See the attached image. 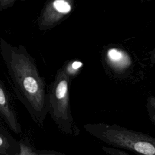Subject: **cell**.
I'll list each match as a JSON object with an SVG mask.
<instances>
[{"instance_id":"6da1fadb","label":"cell","mask_w":155,"mask_h":155,"mask_svg":"<svg viewBox=\"0 0 155 155\" xmlns=\"http://www.w3.org/2000/svg\"><path fill=\"white\" fill-rule=\"evenodd\" d=\"M0 54L17 98L41 128L47 114L46 83L26 48L15 46L0 38Z\"/></svg>"},{"instance_id":"7a4b0ae2","label":"cell","mask_w":155,"mask_h":155,"mask_svg":"<svg viewBox=\"0 0 155 155\" xmlns=\"http://www.w3.org/2000/svg\"><path fill=\"white\" fill-rule=\"evenodd\" d=\"M72 79L61 68L57 71L53 81L46 90L45 104L48 113L62 133L76 136L80 130L71 113L70 89Z\"/></svg>"},{"instance_id":"3957f363","label":"cell","mask_w":155,"mask_h":155,"mask_svg":"<svg viewBox=\"0 0 155 155\" xmlns=\"http://www.w3.org/2000/svg\"><path fill=\"white\" fill-rule=\"evenodd\" d=\"M85 130L107 144L143 155L155 154V139L148 134L128 130L116 124L88 123Z\"/></svg>"},{"instance_id":"277c9868","label":"cell","mask_w":155,"mask_h":155,"mask_svg":"<svg viewBox=\"0 0 155 155\" xmlns=\"http://www.w3.org/2000/svg\"><path fill=\"white\" fill-rule=\"evenodd\" d=\"M0 116L8 128L15 133H22L21 126L10 96L0 79Z\"/></svg>"},{"instance_id":"5b68a950","label":"cell","mask_w":155,"mask_h":155,"mask_svg":"<svg viewBox=\"0 0 155 155\" xmlns=\"http://www.w3.org/2000/svg\"><path fill=\"white\" fill-rule=\"evenodd\" d=\"M107 64L116 72L125 71L131 64V59L124 50L117 48H110L105 53Z\"/></svg>"},{"instance_id":"8992f818","label":"cell","mask_w":155,"mask_h":155,"mask_svg":"<svg viewBox=\"0 0 155 155\" xmlns=\"http://www.w3.org/2000/svg\"><path fill=\"white\" fill-rule=\"evenodd\" d=\"M70 10L71 6L65 0H55L51 6L47 8L45 12L52 13L56 12L58 17L61 19L63 17V15L68 13Z\"/></svg>"},{"instance_id":"52a82bcc","label":"cell","mask_w":155,"mask_h":155,"mask_svg":"<svg viewBox=\"0 0 155 155\" xmlns=\"http://www.w3.org/2000/svg\"><path fill=\"white\" fill-rule=\"evenodd\" d=\"M19 151L18 154L20 155H25V154H29V155H57V154H62L54 151L51 150H38L35 148L31 147V145L27 144L24 142H19Z\"/></svg>"},{"instance_id":"ba28073f","label":"cell","mask_w":155,"mask_h":155,"mask_svg":"<svg viewBox=\"0 0 155 155\" xmlns=\"http://www.w3.org/2000/svg\"><path fill=\"white\" fill-rule=\"evenodd\" d=\"M82 66L83 64L82 62L78 60H71L65 62L62 68L65 73L73 79L78 75Z\"/></svg>"},{"instance_id":"9c48e42d","label":"cell","mask_w":155,"mask_h":155,"mask_svg":"<svg viewBox=\"0 0 155 155\" xmlns=\"http://www.w3.org/2000/svg\"><path fill=\"white\" fill-rule=\"evenodd\" d=\"M147 110L149 116L152 120L154 122V111H155V105H154V97L153 96L150 97L147 99Z\"/></svg>"},{"instance_id":"30bf717a","label":"cell","mask_w":155,"mask_h":155,"mask_svg":"<svg viewBox=\"0 0 155 155\" xmlns=\"http://www.w3.org/2000/svg\"><path fill=\"white\" fill-rule=\"evenodd\" d=\"M102 150L105 152L106 153L108 154H116V155H123V154H127L128 155V153H127L126 151L120 150L116 148H109L107 147H102Z\"/></svg>"},{"instance_id":"8fae6325","label":"cell","mask_w":155,"mask_h":155,"mask_svg":"<svg viewBox=\"0 0 155 155\" xmlns=\"http://www.w3.org/2000/svg\"><path fill=\"white\" fill-rule=\"evenodd\" d=\"M10 145L7 142V140L3 138L2 136H0V153L8 154L6 151L10 148Z\"/></svg>"},{"instance_id":"7c38bea8","label":"cell","mask_w":155,"mask_h":155,"mask_svg":"<svg viewBox=\"0 0 155 155\" xmlns=\"http://www.w3.org/2000/svg\"><path fill=\"white\" fill-rule=\"evenodd\" d=\"M16 1L17 0H0V11L12 7Z\"/></svg>"}]
</instances>
